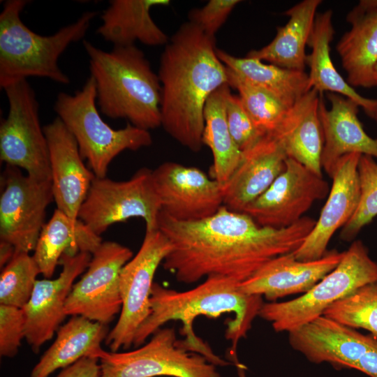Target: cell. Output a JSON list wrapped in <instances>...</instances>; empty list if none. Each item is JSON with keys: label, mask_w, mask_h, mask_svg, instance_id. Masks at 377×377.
<instances>
[{"label": "cell", "mask_w": 377, "mask_h": 377, "mask_svg": "<svg viewBox=\"0 0 377 377\" xmlns=\"http://www.w3.org/2000/svg\"><path fill=\"white\" fill-rule=\"evenodd\" d=\"M316 221L304 216L288 227L272 228L223 205L195 221H177L160 211L158 229L172 245L162 266L184 283L215 275L242 283L272 259L296 251Z\"/></svg>", "instance_id": "cell-1"}, {"label": "cell", "mask_w": 377, "mask_h": 377, "mask_svg": "<svg viewBox=\"0 0 377 377\" xmlns=\"http://www.w3.org/2000/svg\"><path fill=\"white\" fill-rule=\"evenodd\" d=\"M215 41L187 22L173 34L160 57L161 126L193 152L203 145L205 103L228 84L226 67L216 54Z\"/></svg>", "instance_id": "cell-2"}, {"label": "cell", "mask_w": 377, "mask_h": 377, "mask_svg": "<svg viewBox=\"0 0 377 377\" xmlns=\"http://www.w3.org/2000/svg\"><path fill=\"white\" fill-rule=\"evenodd\" d=\"M240 283L226 276H210L195 288L177 291L154 282L150 297V313L138 329L133 346L140 347L165 323L179 320L182 324V341L184 347L203 355L216 366L231 364L216 355L211 348L193 331L196 318L205 316L216 318L224 313H232L227 321L226 338L231 342L230 355L232 361L237 359L236 350L239 340L246 337L254 318L263 304V297L243 293Z\"/></svg>", "instance_id": "cell-3"}, {"label": "cell", "mask_w": 377, "mask_h": 377, "mask_svg": "<svg viewBox=\"0 0 377 377\" xmlns=\"http://www.w3.org/2000/svg\"><path fill=\"white\" fill-rule=\"evenodd\" d=\"M83 46L101 112L147 131L161 126V86L144 52L135 45L110 52L87 40Z\"/></svg>", "instance_id": "cell-4"}, {"label": "cell", "mask_w": 377, "mask_h": 377, "mask_svg": "<svg viewBox=\"0 0 377 377\" xmlns=\"http://www.w3.org/2000/svg\"><path fill=\"white\" fill-rule=\"evenodd\" d=\"M26 0H8L0 13V87L29 77L48 78L59 84L70 82L59 66V59L73 43L86 34L95 12L83 13L75 22L49 36L29 29L20 14Z\"/></svg>", "instance_id": "cell-5"}, {"label": "cell", "mask_w": 377, "mask_h": 377, "mask_svg": "<svg viewBox=\"0 0 377 377\" xmlns=\"http://www.w3.org/2000/svg\"><path fill=\"white\" fill-rule=\"evenodd\" d=\"M54 109L96 177H106L110 164L122 151H136L152 143L149 131L130 123L114 129L105 122L98 110L96 83L91 75L74 94L59 93Z\"/></svg>", "instance_id": "cell-6"}, {"label": "cell", "mask_w": 377, "mask_h": 377, "mask_svg": "<svg viewBox=\"0 0 377 377\" xmlns=\"http://www.w3.org/2000/svg\"><path fill=\"white\" fill-rule=\"evenodd\" d=\"M377 281V263L360 240L343 251L339 265L310 290L286 302L263 303L258 316L277 332H290L323 316L335 302L360 287Z\"/></svg>", "instance_id": "cell-7"}, {"label": "cell", "mask_w": 377, "mask_h": 377, "mask_svg": "<svg viewBox=\"0 0 377 377\" xmlns=\"http://www.w3.org/2000/svg\"><path fill=\"white\" fill-rule=\"evenodd\" d=\"M8 103L0 124V159L40 180L51 179L50 154L36 94L27 80L3 88Z\"/></svg>", "instance_id": "cell-8"}, {"label": "cell", "mask_w": 377, "mask_h": 377, "mask_svg": "<svg viewBox=\"0 0 377 377\" xmlns=\"http://www.w3.org/2000/svg\"><path fill=\"white\" fill-rule=\"evenodd\" d=\"M161 209L152 170L142 168L128 180L95 177L78 214V219L100 235L114 223L140 217L146 230L158 229Z\"/></svg>", "instance_id": "cell-9"}, {"label": "cell", "mask_w": 377, "mask_h": 377, "mask_svg": "<svg viewBox=\"0 0 377 377\" xmlns=\"http://www.w3.org/2000/svg\"><path fill=\"white\" fill-rule=\"evenodd\" d=\"M99 362L101 377H221L216 365L177 340L173 327L159 329L134 350H104Z\"/></svg>", "instance_id": "cell-10"}, {"label": "cell", "mask_w": 377, "mask_h": 377, "mask_svg": "<svg viewBox=\"0 0 377 377\" xmlns=\"http://www.w3.org/2000/svg\"><path fill=\"white\" fill-rule=\"evenodd\" d=\"M171 249L169 239L159 229L146 230L137 254L121 269L120 316L105 340L110 351L128 349L133 344L138 329L150 313L156 271Z\"/></svg>", "instance_id": "cell-11"}, {"label": "cell", "mask_w": 377, "mask_h": 377, "mask_svg": "<svg viewBox=\"0 0 377 377\" xmlns=\"http://www.w3.org/2000/svg\"><path fill=\"white\" fill-rule=\"evenodd\" d=\"M1 182L0 241L11 244L15 252L34 251L45 224L46 209L54 200L52 181L6 165Z\"/></svg>", "instance_id": "cell-12"}, {"label": "cell", "mask_w": 377, "mask_h": 377, "mask_svg": "<svg viewBox=\"0 0 377 377\" xmlns=\"http://www.w3.org/2000/svg\"><path fill=\"white\" fill-rule=\"evenodd\" d=\"M133 254L118 242H103L72 287L65 304L66 316H81L105 325L112 321L121 309L120 272Z\"/></svg>", "instance_id": "cell-13"}, {"label": "cell", "mask_w": 377, "mask_h": 377, "mask_svg": "<svg viewBox=\"0 0 377 377\" xmlns=\"http://www.w3.org/2000/svg\"><path fill=\"white\" fill-rule=\"evenodd\" d=\"M330 189L323 175L288 158L283 172L243 213L260 226L286 228L304 217L316 201L328 195Z\"/></svg>", "instance_id": "cell-14"}, {"label": "cell", "mask_w": 377, "mask_h": 377, "mask_svg": "<svg viewBox=\"0 0 377 377\" xmlns=\"http://www.w3.org/2000/svg\"><path fill=\"white\" fill-rule=\"evenodd\" d=\"M163 212L179 221L208 218L223 205L222 186L200 169L165 162L152 170Z\"/></svg>", "instance_id": "cell-15"}, {"label": "cell", "mask_w": 377, "mask_h": 377, "mask_svg": "<svg viewBox=\"0 0 377 377\" xmlns=\"http://www.w3.org/2000/svg\"><path fill=\"white\" fill-rule=\"evenodd\" d=\"M91 253L64 254L59 260L62 269L54 279H43L35 283L32 295L22 308L24 338L32 350L38 353L50 341L67 316L65 304L75 279L86 271Z\"/></svg>", "instance_id": "cell-16"}, {"label": "cell", "mask_w": 377, "mask_h": 377, "mask_svg": "<svg viewBox=\"0 0 377 377\" xmlns=\"http://www.w3.org/2000/svg\"><path fill=\"white\" fill-rule=\"evenodd\" d=\"M361 156L348 154L336 164L320 216L303 244L293 252L297 260L310 261L322 258L333 235L353 216L360 195L358 163Z\"/></svg>", "instance_id": "cell-17"}, {"label": "cell", "mask_w": 377, "mask_h": 377, "mask_svg": "<svg viewBox=\"0 0 377 377\" xmlns=\"http://www.w3.org/2000/svg\"><path fill=\"white\" fill-rule=\"evenodd\" d=\"M49 147L54 201L73 220L78 219L80 209L95 178L86 167L77 144L59 117L43 126Z\"/></svg>", "instance_id": "cell-18"}, {"label": "cell", "mask_w": 377, "mask_h": 377, "mask_svg": "<svg viewBox=\"0 0 377 377\" xmlns=\"http://www.w3.org/2000/svg\"><path fill=\"white\" fill-rule=\"evenodd\" d=\"M343 252L327 251L320 259L300 261L293 252L276 257L239 285L246 295L265 297L269 302L310 290L340 263Z\"/></svg>", "instance_id": "cell-19"}, {"label": "cell", "mask_w": 377, "mask_h": 377, "mask_svg": "<svg viewBox=\"0 0 377 377\" xmlns=\"http://www.w3.org/2000/svg\"><path fill=\"white\" fill-rule=\"evenodd\" d=\"M328 110L321 96L319 118L323 135L322 169L332 178L336 164L343 156L360 154L377 158V139L369 136L358 119L359 105L340 94L327 93Z\"/></svg>", "instance_id": "cell-20"}, {"label": "cell", "mask_w": 377, "mask_h": 377, "mask_svg": "<svg viewBox=\"0 0 377 377\" xmlns=\"http://www.w3.org/2000/svg\"><path fill=\"white\" fill-rule=\"evenodd\" d=\"M287 158L273 136H263L253 147L243 151L240 163L222 186L223 206L243 212L283 172Z\"/></svg>", "instance_id": "cell-21"}, {"label": "cell", "mask_w": 377, "mask_h": 377, "mask_svg": "<svg viewBox=\"0 0 377 377\" xmlns=\"http://www.w3.org/2000/svg\"><path fill=\"white\" fill-rule=\"evenodd\" d=\"M351 28L337 45L347 82L352 87H374L377 64V0H362L346 16Z\"/></svg>", "instance_id": "cell-22"}, {"label": "cell", "mask_w": 377, "mask_h": 377, "mask_svg": "<svg viewBox=\"0 0 377 377\" xmlns=\"http://www.w3.org/2000/svg\"><path fill=\"white\" fill-rule=\"evenodd\" d=\"M322 94L314 89L290 107L276 131L270 135L288 158L322 175L323 135L318 108Z\"/></svg>", "instance_id": "cell-23"}, {"label": "cell", "mask_w": 377, "mask_h": 377, "mask_svg": "<svg viewBox=\"0 0 377 377\" xmlns=\"http://www.w3.org/2000/svg\"><path fill=\"white\" fill-rule=\"evenodd\" d=\"M170 3L168 0L110 1L96 32L114 47L133 45L137 40L149 46L166 45L170 39L154 22L150 10Z\"/></svg>", "instance_id": "cell-24"}, {"label": "cell", "mask_w": 377, "mask_h": 377, "mask_svg": "<svg viewBox=\"0 0 377 377\" xmlns=\"http://www.w3.org/2000/svg\"><path fill=\"white\" fill-rule=\"evenodd\" d=\"M110 330L108 325L81 316H73L57 332V337L33 368L30 377H50L86 357L99 360L104 352L101 343Z\"/></svg>", "instance_id": "cell-25"}, {"label": "cell", "mask_w": 377, "mask_h": 377, "mask_svg": "<svg viewBox=\"0 0 377 377\" xmlns=\"http://www.w3.org/2000/svg\"><path fill=\"white\" fill-rule=\"evenodd\" d=\"M321 0H304L285 12L288 22L277 28L274 39L259 50L250 51L246 57L281 68L304 71L308 45Z\"/></svg>", "instance_id": "cell-26"}, {"label": "cell", "mask_w": 377, "mask_h": 377, "mask_svg": "<svg viewBox=\"0 0 377 377\" xmlns=\"http://www.w3.org/2000/svg\"><path fill=\"white\" fill-rule=\"evenodd\" d=\"M102 242L101 237L80 219L73 220L56 209L43 228L32 256L40 274L50 279L64 254H92Z\"/></svg>", "instance_id": "cell-27"}, {"label": "cell", "mask_w": 377, "mask_h": 377, "mask_svg": "<svg viewBox=\"0 0 377 377\" xmlns=\"http://www.w3.org/2000/svg\"><path fill=\"white\" fill-rule=\"evenodd\" d=\"M332 17L331 10L316 15L308 43L311 52L306 55V64L309 67L308 75L312 89L320 94L327 92L343 96L355 101L366 112L372 108L375 99L360 95L339 73L332 62L330 43L334 29Z\"/></svg>", "instance_id": "cell-28"}, {"label": "cell", "mask_w": 377, "mask_h": 377, "mask_svg": "<svg viewBox=\"0 0 377 377\" xmlns=\"http://www.w3.org/2000/svg\"><path fill=\"white\" fill-rule=\"evenodd\" d=\"M216 54L226 67L265 90L288 108L312 89L304 71L265 64L254 58L235 57L217 48Z\"/></svg>", "instance_id": "cell-29"}, {"label": "cell", "mask_w": 377, "mask_h": 377, "mask_svg": "<svg viewBox=\"0 0 377 377\" xmlns=\"http://www.w3.org/2000/svg\"><path fill=\"white\" fill-rule=\"evenodd\" d=\"M230 92L228 84L217 89L207 98L203 111L202 141L212 153L213 179L222 186L230 179L243 156V151L230 133L226 119V99Z\"/></svg>", "instance_id": "cell-30"}, {"label": "cell", "mask_w": 377, "mask_h": 377, "mask_svg": "<svg viewBox=\"0 0 377 377\" xmlns=\"http://www.w3.org/2000/svg\"><path fill=\"white\" fill-rule=\"evenodd\" d=\"M226 72L228 85L238 91L244 108L257 128L265 135H272L289 108L265 90L227 67Z\"/></svg>", "instance_id": "cell-31"}, {"label": "cell", "mask_w": 377, "mask_h": 377, "mask_svg": "<svg viewBox=\"0 0 377 377\" xmlns=\"http://www.w3.org/2000/svg\"><path fill=\"white\" fill-rule=\"evenodd\" d=\"M323 316L355 330H368L377 337V281L335 302Z\"/></svg>", "instance_id": "cell-32"}, {"label": "cell", "mask_w": 377, "mask_h": 377, "mask_svg": "<svg viewBox=\"0 0 377 377\" xmlns=\"http://www.w3.org/2000/svg\"><path fill=\"white\" fill-rule=\"evenodd\" d=\"M40 274L38 265L29 253L15 252L1 269L0 304L22 309L29 302Z\"/></svg>", "instance_id": "cell-33"}, {"label": "cell", "mask_w": 377, "mask_h": 377, "mask_svg": "<svg viewBox=\"0 0 377 377\" xmlns=\"http://www.w3.org/2000/svg\"><path fill=\"white\" fill-rule=\"evenodd\" d=\"M358 175L360 188L358 205L340 233V238L346 242L353 240L377 216V162L374 158L367 155L360 156Z\"/></svg>", "instance_id": "cell-34"}, {"label": "cell", "mask_w": 377, "mask_h": 377, "mask_svg": "<svg viewBox=\"0 0 377 377\" xmlns=\"http://www.w3.org/2000/svg\"><path fill=\"white\" fill-rule=\"evenodd\" d=\"M226 114L230 133L242 151L253 147L265 135L256 126L239 96L228 94Z\"/></svg>", "instance_id": "cell-35"}, {"label": "cell", "mask_w": 377, "mask_h": 377, "mask_svg": "<svg viewBox=\"0 0 377 377\" xmlns=\"http://www.w3.org/2000/svg\"><path fill=\"white\" fill-rule=\"evenodd\" d=\"M24 338V315L22 309L0 304V355L13 357Z\"/></svg>", "instance_id": "cell-36"}, {"label": "cell", "mask_w": 377, "mask_h": 377, "mask_svg": "<svg viewBox=\"0 0 377 377\" xmlns=\"http://www.w3.org/2000/svg\"><path fill=\"white\" fill-rule=\"evenodd\" d=\"M240 2L239 0H210L203 7L190 10L188 22L198 27L209 37L215 38L216 32Z\"/></svg>", "instance_id": "cell-37"}, {"label": "cell", "mask_w": 377, "mask_h": 377, "mask_svg": "<svg viewBox=\"0 0 377 377\" xmlns=\"http://www.w3.org/2000/svg\"><path fill=\"white\" fill-rule=\"evenodd\" d=\"M99 360L83 357L73 364L61 370L57 377H101Z\"/></svg>", "instance_id": "cell-38"}, {"label": "cell", "mask_w": 377, "mask_h": 377, "mask_svg": "<svg viewBox=\"0 0 377 377\" xmlns=\"http://www.w3.org/2000/svg\"><path fill=\"white\" fill-rule=\"evenodd\" d=\"M15 248L10 244L0 241V267L2 269L13 257Z\"/></svg>", "instance_id": "cell-39"}, {"label": "cell", "mask_w": 377, "mask_h": 377, "mask_svg": "<svg viewBox=\"0 0 377 377\" xmlns=\"http://www.w3.org/2000/svg\"><path fill=\"white\" fill-rule=\"evenodd\" d=\"M365 112L369 117L377 122V99H375V103L372 108Z\"/></svg>", "instance_id": "cell-40"}, {"label": "cell", "mask_w": 377, "mask_h": 377, "mask_svg": "<svg viewBox=\"0 0 377 377\" xmlns=\"http://www.w3.org/2000/svg\"><path fill=\"white\" fill-rule=\"evenodd\" d=\"M234 364L236 366L238 377H247L245 367L242 364L237 360L234 362Z\"/></svg>", "instance_id": "cell-41"}, {"label": "cell", "mask_w": 377, "mask_h": 377, "mask_svg": "<svg viewBox=\"0 0 377 377\" xmlns=\"http://www.w3.org/2000/svg\"><path fill=\"white\" fill-rule=\"evenodd\" d=\"M374 82L375 86L377 87V64L374 67Z\"/></svg>", "instance_id": "cell-42"}]
</instances>
